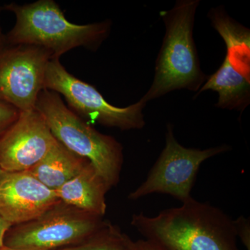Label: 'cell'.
Wrapping results in <instances>:
<instances>
[{
	"instance_id": "1",
	"label": "cell",
	"mask_w": 250,
	"mask_h": 250,
	"mask_svg": "<svg viewBox=\"0 0 250 250\" xmlns=\"http://www.w3.org/2000/svg\"><path fill=\"white\" fill-rule=\"evenodd\" d=\"M131 224L164 250H240L234 220L220 208L193 198L156 216L135 214Z\"/></svg>"
},
{
	"instance_id": "2",
	"label": "cell",
	"mask_w": 250,
	"mask_h": 250,
	"mask_svg": "<svg viewBox=\"0 0 250 250\" xmlns=\"http://www.w3.org/2000/svg\"><path fill=\"white\" fill-rule=\"evenodd\" d=\"M3 10L14 13L15 26L6 36V45L38 46L47 49L53 59L76 47L96 51L109 35V21L72 24L53 0H39L24 5L11 3Z\"/></svg>"
},
{
	"instance_id": "3",
	"label": "cell",
	"mask_w": 250,
	"mask_h": 250,
	"mask_svg": "<svg viewBox=\"0 0 250 250\" xmlns=\"http://www.w3.org/2000/svg\"><path fill=\"white\" fill-rule=\"evenodd\" d=\"M199 0H179L160 16L166 34L156 61L152 85L141 100L144 103L176 90L198 92L207 77L202 72L193 27Z\"/></svg>"
},
{
	"instance_id": "4",
	"label": "cell",
	"mask_w": 250,
	"mask_h": 250,
	"mask_svg": "<svg viewBox=\"0 0 250 250\" xmlns=\"http://www.w3.org/2000/svg\"><path fill=\"white\" fill-rule=\"evenodd\" d=\"M35 109L43 116L57 141L89 161L108 187L119 181L123 147L116 139L101 134L71 111L56 92L42 90Z\"/></svg>"
},
{
	"instance_id": "5",
	"label": "cell",
	"mask_w": 250,
	"mask_h": 250,
	"mask_svg": "<svg viewBox=\"0 0 250 250\" xmlns=\"http://www.w3.org/2000/svg\"><path fill=\"white\" fill-rule=\"evenodd\" d=\"M106 224L101 216L60 202L35 220L11 227L5 236L4 246L18 250L57 249L86 241Z\"/></svg>"
},
{
	"instance_id": "6",
	"label": "cell",
	"mask_w": 250,
	"mask_h": 250,
	"mask_svg": "<svg viewBox=\"0 0 250 250\" xmlns=\"http://www.w3.org/2000/svg\"><path fill=\"white\" fill-rule=\"evenodd\" d=\"M44 86L62 95L74 113L103 126L129 130L146 125L143 111L147 103L140 100L125 108L110 104L93 85L67 72L59 59H51L47 64Z\"/></svg>"
},
{
	"instance_id": "7",
	"label": "cell",
	"mask_w": 250,
	"mask_h": 250,
	"mask_svg": "<svg viewBox=\"0 0 250 250\" xmlns=\"http://www.w3.org/2000/svg\"><path fill=\"white\" fill-rule=\"evenodd\" d=\"M229 149L226 145L205 149L184 147L174 137L172 125H168L161 155L146 180L130 193L129 199L136 200L150 194L164 193L182 203L188 201L192 198L190 192L202 163Z\"/></svg>"
},
{
	"instance_id": "8",
	"label": "cell",
	"mask_w": 250,
	"mask_h": 250,
	"mask_svg": "<svg viewBox=\"0 0 250 250\" xmlns=\"http://www.w3.org/2000/svg\"><path fill=\"white\" fill-rule=\"evenodd\" d=\"M52 59L49 50L38 46L6 45L0 48V100L20 112L35 109Z\"/></svg>"
},
{
	"instance_id": "9",
	"label": "cell",
	"mask_w": 250,
	"mask_h": 250,
	"mask_svg": "<svg viewBox=\"0 0 250 250\" xmlns=\"http://www.w3.org/2000/svg\"><path fill=\"white\" fill-rule=\"evenodd\" d=\"M57 142L37 110L20 112L14 124L0 136V168L6 172L29 170Z\"/></svg>"
},
{
	"instance_id": "10",
	"label": "cell",
	"mask_w": 250,
	"mask_h": 250,
	"mask_svg": "<svg viewBox=\"0 0 250 250\" xmlns=\"http://www.w3.org/2000/svg\"><path fill=\"white\" fill-rule=\"evenodd\" d=\"M60 202L28 170L0 175V215L12 226L35 220Z\"/></svg>"
},
{
	"instance_id": "11",
	"label": "cell",
	"mask_w": 250,
	"mask_h": 250,
	"mask_svg": "<svg viewBox=\"0 0 250 250\" xmlns=\"http://www.w3.org/2000/svg\"><path fill=\"white\" fill-rule=\"evenodd\" d=\"M241 54L227 51L221 66L207 77L195 97L211 90L218 94L217 107L238 111L246 108L250 102V69H244L238 64Z\"/></svg>"
},
{
	"instance_id": "12",
	"label": "cell",
	"mask_w": 250,
	"mask_h": 250,
	"mask_svg": "<svg viewBox=\"0 0 250 250\" xmlns=\"http://www.w3.org/2000/svg\"><path fill=\"white\" fill-rule=\"evenodd\" d=\"M110 188L90 163L56 190L59 200L82 211L103 217L106 213V194Z\"/></svg>"
},
{
	"instance_id": "13",
	"label": "cell",
	"mask_w": 250,
	"mask_h": 250,
	"mask_svg": "<svg viewBox=\"0 0 250 250\" xmlns=\"http://www.w3.org/2000/svg\"><path fill=\"white\" fill-rule=\"evenodd\" d=\"M89 161L85 160L57 141L39 163L29 169L39 182L56 190L80 173Z\"/></svg>"
},
{
	"instance_id": "14",
	"label": "cell",
	"mask_w": 250,
	"mask_h": 250,
	"mask_svg": "<svg viewBox=\"0 0 250 250\" xmlns=\"http://www.w3.org/2000/svg\"><path fill=\"white\" fill-rule=\"evenodd\" d=\"M208 18L211 21L213 27L225 41L227 50L249 53V29L233 21L222 8H215L210 10Z\"/></svg>"
},
{
	"instance_id": "15",
	"label": "cell",
	"mask_w": 250,
	"mask_h": 250,
	"mask_svg": "<svg viewBox=\"0 0 250 250\" xmlns=\"http://www.w3.org/2000/svg\"><path fill=\"white\" fill-rule=\"evenodd\" d=\"M131 238L107 223L81 245L59 250H130Z\"/></svg>"
},
{
	"instance_id": "16",
	"label": "cell",
	"mask_w": 250,
	"mask_h": 250,
	"mask_svg": "<svg viewBox=\"0 0 250 250\" xmlns=\"http://www.w3.org/2000/svg\"><path fill=\"white\" fill-rule=\"evenodd\" d=\"M19 114L17 108L0 100V136L14 124Z\"/></svg>"
},
{
	"instance_id": "17",
	"label": "cell",
	"mask_w": 250,
	"mask_h": 250,
	"mask_svg": "<svg viewBox=\"0 0 250 250\" xmlns=\"http://www.w3.org/2000/svg\"><path fill=\"white\" fill-rule=\"evenodd\" d=\"M236 226L237 237L241 238L248 250H250V221L244 217H239L234 220Z\"/></svg>"
},
{
	"instance_id": "18",
	"label": "cell",
	"mask_w": 250,
	"mask_h": 250,
	"mask_svg": "<svg viewBox=\"0 0 250 250\" xmlns=\"http://www.w3.org/2000/svg\"><path fill=\"white\" fill-rule=\"evenodd\" d=\"M130 250H164L160 247L147 240H139L134 241L130 240Z\"/></svg>"
},
{
	"instance_id": "19",
	"label": "cell",
	"mask_w": 250,
	"mask_h": 250,
	"mask_svg": "<svg viewBox=\"0 0 250 250\" xmlns=\"http://www.w3.org/2000/svg\"><path fill=\"white\" fill-rule=\"evenodd\" d=\"M12 225L0 215V250L4 246V238Z\"/></svg>"
},
{
	"instance_id": "20",
	"label": "cell",
	"mask_w": 250,
	"mask_h": 250,
	"mask_svg": "<svg viewBox=\"0 0 250 250\" xmlns=\"http://www.w3.org/2000/svg\"><path fill=\"white\" fill-rule=\"evenodd\" d=\"M1 10H3L2 8L0 7V12ZM6 45V36L3 34L2 30H1V25H0V48L4 47Z\"/></svg>"
},
{
	"instance_id": "21",
	"label": "cell",
	"mask_w": 250,
	"mask_h": 250,
	"mask_svg": "<svg viewBox=\"0 0 250 250\" xmlns=\"http://www.w3.org/2000/svg\"><path fill=\"white\" fill-rule=\"evenodd\" d=\"M1 250H18V249H14V248H8V247L4 246L2 248H1Z\"/></svg>"
},
{
	"instance_id": "22",
	"label": "cell",
	"mask_w": 250,
	"mask_h": 250,
	"mask_svg": "<svg viewBox=\"0 0 250 250\" xmlns=\"http://www.w3.org/2000/svg\"><path fill=\"white\" fill-rule=\"evenodd\" d=\"M3 172H4V171L1 170V168H0V175H1V174H3Z\"/></svg>"
}]
</instances>
